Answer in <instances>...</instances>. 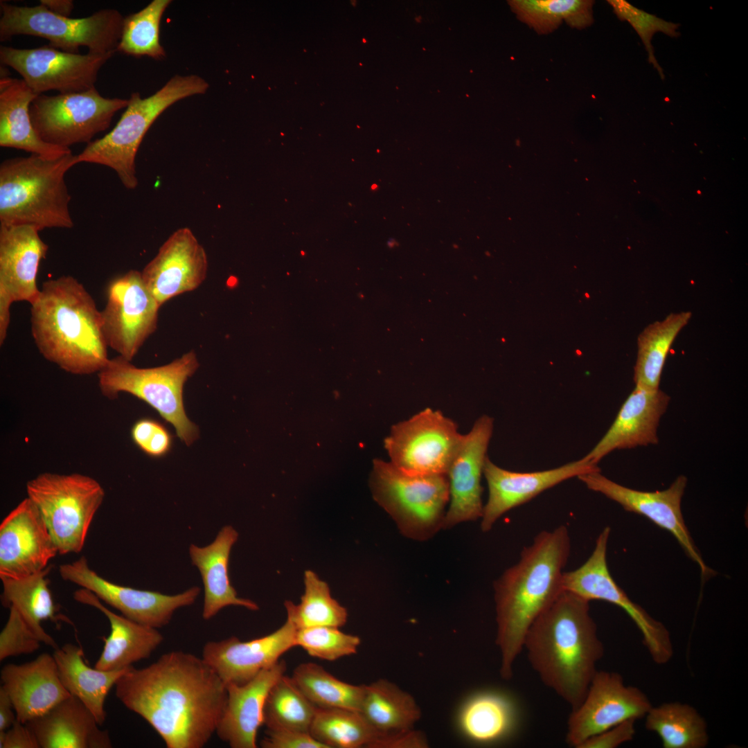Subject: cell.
I'll use <instances>...</instances> for the list:
<instances>
[{"label": "cell", "mask_w": 748, "mask_h": 748, "mask_svg": "<svg viewBox=\"0 0 748 748\" xmlns=\"http://www.w3.org/2000/svg\"><path fill=\"white\" fill-rule=\"evenodd\" d=\"M39 748H109V732L99 729L91 711L70 695L46 713L26 723Z\"/></svg>", "instance_id": "29"}, {"label": "cell", "mask_w": 748, "mask_h": 748, "mask_svg": "<svg viewBox=\"0 0 748 748\" xmlns=\"http://www.w3.org/2000/svg\"><path fill=\"white\" fill-rule=\"evenodd\" d=\"M30 311L31 335L46 360L79 375L105 367L108 346L100 311L76 278L64 275L44 281Z\"/></svg>", "instance_id": "4"}, {"label": "cell", "mask_w": 748, "mask_h": 748, "mask_svg": "<svg viewBox=\"0 0 748 748\" xmlns=\"http://www.w3.org/2000/svg\"><path fill=\"white\" fill-rule=\"evenodd\" d=\"M0 748H39L33 731L16 720L6 731H0Z\"/></svg>", "instance_id": "50"}, {"label": "cell", "mask_w": 748, "mask_h": 748, "mask_svg": "<svg viewBox=\"0 0 748 748\" xmlns=\"http://www.w3.org/2000/svg\"><path fill=\"white\" fill-rule=\"evenodd\" d=\"M286 668V662L278 660L244 684L226 685V700L215 731L222 741L231 748L257 747L265 699Z\"/></svg>", "instance_id": "25"}, {"label": "cell", "mask_w": 748, "mask_h": 748, "mask_svg": "<svg viewBox=\"0 0 748 748\" xmlns=\"http://www.w3.org/2000/svg\"><path fill=\"white\" fill-rule=\"evenodd\" d=\"M53 656L64 688L91 711L101 726L106 719V697L130 668L118 670L91 668L84 661L82 649L73 643H66L55 649Z\"/></svg>", "instance_id": "33"}, {"label": "cell", "mask_w": 748, "mask_h": 748, "mask_svg": "<svg viewBox=\"0 0 748 748\" xmlns=\"http://www.w3.org/2000/svg\"><path fill=\"white\" fill-rule=\"evenodd\" d=\"M130 434L136 446L151 458H163L173 447L172 434L161 422L154 418L137 420L131 428Z\"/></svg>", "instance_id": "47"}, {"label": "cell", "mask_w": 748, "mask_h": 748, "mask_svg": "<svg viewBox=\"0 0 748 748\" xmlns=\"http://www.w3.org/2000/svg\"><path fill=\"white\" fill-rule=\"evenodd\" d=\"M21 79H0V146L22 150L48 159L71 153L70 148L48 144L37 134L29 108L37 96Z\"/></svg>", "instance_id": "31"}, {"label": "cell", "mask_w": 748, "mask_h": 748, "mask_svg": "<svg viewBox=\"0 0 748 748\" xmlns=\"http://www.w3.org/2000/svg\"><path fill=\"white\" fill-rule=\"evenodd\" d=\"M598 471V465L584 458L551 470L519 472L500 467L487 457L483 475L488 484V497L481 517L482 531H489L504 513L542 492L571 478Z\"/></svg>", "instance_id": "21"}, {"label": "cell", "mask_w": 748, "mask_h": 748, "mask_svg": "<svg viewBox=\"0 0 748 748\" xmlns=\"http://www.w3.org/2000/svg\"><path fill=\"white\" fill-rule=\"evenodd\" d=\"M59 573L62 579L91 591L123 616L157 629L169 623L176 609L193 604L200 593L198 587L178 594L166 595L116 585L91 569L84 556L71 563L61 564Z\"/></svg>", "instance_id": "18"}, {"label": "cell", "mask_w": 748, "mask_h": 748, "mask_svg": "<svg viewBox=\"0 0 748 748\" xmlns=\"http://www.w3.org/2000/svg\"><path fill=\"white\" fill-rule=\"evenodd\" d=\"M8 621L0 633V661L30 654L40 647V640L28 627L19 612L9 607Z\"/></svg>", "instance_id": "46"}, {"label": "cell", "mask_w": 748, "mask_h": 748, "mask_svg": "<svg viewBox=\"0 0 748 748\" xmlns=\"http://www.w3.org/2000/svg\"><path fill=\"white\" fill-rule=\"evenodd\" d=\"M292 678L317 708L360 710L364 684L353 685L341 681L312 662L300 664L294 670Z\"/></svg>", "instance_id": "40"}, {"label": "cell", "mask_w": 748, "mask_h": 748, "mask_svg": "<svg viewBox=\"0 0 748 748\" xmlns=\"http://www.w3.org/2000/svg\"><path fill=\"white\" fill-rule=\"evenodd\" d=\"M463 436L454 420L426 408L394 425L384 446L390 462L404 472L447 474Z\"/></svg>", "instance_id": "13"}, {"label": "cell", "mask_w": 748, "mask_h": 748, "mask_svg": "<svg viewBox=\"0 0 748 748\" xmlns=\"http://www.w3.org/2000/svg\"><path fill=\"white\" fill-rule=\"evenodd\" d=\"M493 422L490 416H481L463 436L447 473L450 504L444 518V529L461 522L475 521L482 516L481 479Z\"/></svg>", "instance_id": "22"}, {"label": "cell", "mask_w": 748, "mask_h": 748, "mask_svg": "<svg viewBox=\"0 0 748 748\" xmlns=\"http://www.w3.org/2000/svg\"><path fill=\"white\" fill-rule=\"evenodd\" d=\"M692 317L691 312L671 313L654 321L639 334L637 357L634 368L635 385L659 389L663 368L671 346Z\"/></svg>", "instance_id": "37"}, {"label": "cell", "mask_w": 748, "mask_h": 748, "mask_svg": "<svg viewBox=\"0 0 748 748\" xmlns=\"http://www.w3.org/2000/svg\"><path fill=\"white\" fill-rule=\"evenodd\" d=\"M170 3V0H153L140 11L124 18L117 51L135 57L165 58L166 52L160 43V23Z\"/></svg>", "instance_id": "43"}, {"label": "cell", "mask_w": 748, "mask_h": 748, "mask_svg": "<svg viewBox=\"0 0 748 748\" xmlns=\"http://www.w3.org/2000/svg\"><path fill=\"white\" fill-rule=\"evenodd\" d=\"M209 85L197 75H176L154 94L143 98L134 92L115 127L100 139L88 143L77 154L78 163L105 166L116 173L127 189L138 186L136 157L143 137L156 119L176 102L204 93Z\"/></svg>", "instance_id": "6"}, {"label": "cell", "mask_w": 748, "mask_h": 748, "mask_svg": "<svg viewBox=\"0 0 748 748\" xmlns=\"http://www.w3.org/2000/svg\"><path fill=\"white\" fill-rule=\"evenodd\" d=\"M634 720L624 721L584 741L578 748H616L632 740L636 735Z\"/></svg>", "instance_id": "49"}, {"label": "cell", "mask_w": 748, "mask_h": 748, "mask_svg": "<svg viewBox=\"0 0 748 748\" xmlns=\"http://www.w3.org/2000/svg\"><path fill=\"white\" fill-rule=\"evenodd\" d=\"M652 706L639 688L616 672L597 670L580 704L567 720L566 742L578 748L589 738L628 720L645 717Z\"/></svg>", "instance_id": "16"}, {"label": "cell", "mask_w": 748, "mask_h": 748, "mask_svg": "<svg viewBox=\"0 0 748 748\" xmlns=\"http://www.w3.org/2000/svg\"><path fill=\"white\" fill-rule=\"evenodd\" d=\"M0 41L17 35L42 37L49 46L62 51L78 53L85 46L89 53L107 54L117 52L124 18L116 10L101 9L83 18L55 15L42 5L17 6L0 3Z\"/></svg>", "instance_id": "9"}, {"label": "cell", "mask_w": 748, "mask_h": 748, "mask_svg": "<svg viewBox=\"0 0 748 748\" xmlns=\"http://www.w3.org/2000/svg\"><path fill=\"white\" fill-rule=\"evenodd\" d=\"M643 718L646 730L657 735L664 748H705L709 743L707 722L691 704L652 705Z\"/></svg>", "instance_id": "36"}, {"label": "cell", "mask_w": 748, "mask_h": 748, "mask_svg": "<svg viewBox=\"0 0 748 748\" xmlns=\"http://www.w3.org/2000/svg\"><path fill=\"white\" fill-rule=\"evenodd\" d=\"M58 553L36 505L23 499L0 525V578L18 579L40 572Z\"/></svg>", "instance_id": "19"}, {"label": "cell", "mask_w": 748, "mask_h": 748, "mask_svg": "<svg viewBox=\"0 0 748 748\" xmlns=\"http://www.w3.org/2000/svg\"><path fill=\"white\" fill-rule=\"evenodd\" d=\"M1 680L17 720L24 724L71 695L60 680L53 656L48 653L22 664H6L1 670Z\"/></svg>", "instance_id": "26"}, {"label": "cell", "mask_w": 748, "mask_h": 748, "mask_svg": "<svg viewBox=\"0 0 748 748\" xmlns=\"http://www.w3.org/2000/svg\"><path fill=\"white\" fill-rule=\"evenodd\" d=\"M296 632L286 620L278 629L260 638L244 641L232 636L209 641L203 646L202 657L225 685L244 684L295 646Z\"/></svg>", "instance_id": "23"}, {"label": "cell", "mask_w": 748, "mask_h": 748, "mask_svg": "<svg viewBox=\"0 0 748 748\" xmlns=\"http://www.w3.org/2000/svg\"><path fill=\"white\" fill-rule=\"evenodd\" d=\"M317 708L301 692L293 679L283 675L265 699L262 722L267 729H291L309 732Z\"/></svg>", "instance_id": "42"}, {"label": "cell", "mask_w": 748, "mask_h": 748, "mask_svg": "<svg viewBox=\"0 0 748 748\" xmlns=\"http://www.w3.org/2000/svg\"><path fill=\"white\" fill-rule=\"evenodd\" d=\"M294 643L312 657L333 661L355 654L361 639L337 627L317 626L296 630Z\"/></svg>", "instance_id": "44"}, {"label": "cell", "mask_w": 748, "mask_h": 748, "mask_svg": "<svg viewBox=\"0 0 748 748\" xmlns=\"http://www.w3.org/2000/svg\"><path fill=\"white\" fill-rule=\"evenodd\" d=\"M287 620L296 630L317 627H341L347 621L346 609L333 598L328 585L314 571L304 573V593L301 602L290 600L284 603Z\"/></svg>", "instance_id": "39"}, {"label": "cell", "mask_w": 748, "mask_h": 748, "mask_svg": "<svg viewBox=\"0 0 748 748\" xmlns=\"http://www.w3.org/2000/svg\"><path fill=\"white\" fill-rule=\"evenodd\" d=\"M39 2L40 5L52 13L62 17H70L74 8V3L71 0H41Z\"/></svg>", "instance_id": "54"}, {"label": "cell", "mask_w": 748, "mask_h": 748, "mask_svg": "<svg viewBox=\"0 0 748 748\" xmlns=\"http://www.w3.org/2000/svg\"><path fill=\"white\" fill-rule=\"evenodd\" d=\"M75 600L93 607L109 620L111 632L94 667L102 670L129 668L147 659L161 644L163 636L157 628L117 614L105 607L91 591L81 588L73 594Z\"/></svg>", "instance_id": "28"}, {"label": "cell", "mask_w": 748, "mask_h": 748, "mask_svg": "<svg viewBox=\"0 0 748 748\" xmlns=\"http://www.w3.org/2000/svg\"><path fill=\"white\" fill-rule=\"evenodd\" d=\"M359 712L380 733V738L412 729L421 715L414 698L384 679L364 684Z\"/></svg>", "instance_id": "34"}, {"label": "cell", "mask_w": 748, "mask_h": 748, "mask_svg": "<svg viewBox=\"0 0 748 748\" xmlns=\"http://www.w3.org/2000/svg\"><path fill=\"white\" fill-rule=\"evenodd\" d=\"M301 254H302V255H305V252H303V251H301Z\"/></svg>", "instance_id": "56"}, {"label": "cell", "mask_w": 748, "mask_h": 748, "mask_svg": "<svg viewBox=\"0 0 748 748\" xmlns=\"http://www.w3.org/2000/svg\"><path fill=\"white\" fill-rule=\"evenodd\" d=\"M377 185L374 184V185L372 186L371 188L374 189V188H377Z\"/></svg>", "instance_id": "55"}, {"label": "cell", "mask_w": 748, "mask_h": 748, "mask_svg": "<svg viewBox=\"0 0 748 748\" xmlns=\"http://www.w3.org/2000/svg\"><path fill=\"white\" fill-rule=\"evenodd\" d=\"M238 537L236 530L231 526H226L211 544L203 547L195 544L190 546L192 563L199 569L204 585L202 617L205 620L211 619L222 609L231 605L252 611L259 609L254 601L238 597L229 579L230 553Z\"/></svg>", "instance_id": "30"}, {"label": "cell", "mask_w": 748, "mask_h": 748, "mask_svg": "<svg viewBox=\"0 0 748 748\" xmlns=\"http://www.w3.org/2000/svg\"><path fill=\"white\" fill-rule=\"evenodd\" d=\"M570 549L567 527L543 531L522 551L519 561L495 582V642L504 679L512 678L531 625L564 591L563 570Z\"/></svg>", "instance_id": "2"}, {"label": "cell", "mask_w": 748, "mask_h": 748, "mask_svg": "<svg viewBox=\"0 0 748 748\" xmlns=\"http://www.w3.org/2000/svg\"><path fill=\"white\" fill-rule=\"evenodd\" d=\"M30 226L0 224V292L13 302L32 303L37 297L39 265L48 246Z\"/></svg>", "instance_id": "27"}, {"label": "cell", "mask_w": 748, "mask_h": 748, "mask_svg": "<svg viewBox=\"0 0 748 748\" xmlns=\"http://www.w3.org/2000/svg\"><path fill=\"white\" fill-rule=\"evenodd\" d=\"M100 311L107 346L128 361L157 328L160 305L145 286L141 271L130 270L109 281Z\"/></svg>", "instance_id": "14"}, {"label": "cell", "mask_w": 748, "mask_h": 748, "mask_svg": "<svg viewBox=\"0 0 748 748\" xmlns=\"http://www.w3.org/2000/svg\"><path fill=\"white\" fill-rule=\"evenodd\" d=\"M607 3L613 8L617 17L621 21H627L639 35L648 53V60L659 73L661 78L664 79L663 69L659 64L652 45V38L654 33L661 32L669 37H677L680 33L677 31L679 24L666 21L639 9L625 0H608Z\"/></svg>", "instance_id": "45"}, {"label": "cell", "mask_w": 748, "mask_h": 748, "mask_svg": "<svg viewBox=\"0 0 748 748\" xmlns=\"http://www.w3.org/2000/svg\"><path fill=\"white\" fill-rule=\"evenodd\" d=\"M198 367L193 350L168 364L152 368L136 367L118 355L109 359L98 373V386L108 399L127 393L144 401L170 423L179 439L189 446L198 438L199 429L186 413L183 391Z\"/></svg>", "instance_id": "7"}, {"label": "cell", "mask_w": 748, "mask_h": 748, "mask_svg": "<svg viewBox=\"0 0 748 748\" xmlns=\"http://www.w3.org/2000/svg\"><path fill=\"white\" fill-rule=\"evenodd\" d=\"M427 746L424 734L412 729L386 736L378 740L372 748H425Z\"/></svg>", "instance_id": "51"}, {"label": "cell", "mask_w": 748, "mask_h": 748, "mask_svg": "<svg viewBox=\"0 0 748 748\" xmlns=\"http://www.w3.org/2000/svg\"><path fill=\"white\" fill-rule=\"evenodd\" d=\"M460 726L473 742L492 744L514 736L522 725V709L512 697L483 691L470 697L460 714Z\"/></svg>", "instance_id": "32"}, {"label": "cell", "mask_w": 748, "mask_h": 748, "mask_svg": "<svg viewBox=\"0 0 748 748\" xmlns=\"http://www.w3.org/2000/svg\"><path fill=\"white\" fill-rule=\"evenodd\" d=\"M260 741L262 748H326L309 732L291 729H267Z\"/></svg>", "instance_id": "48"}, {"label": "cell", "mask_w": 748, "mask_h": 748, "mask_svg": "<svg viewBox=\"0 0 748 748\" xmlns=\"http://www.w3.org/2000/svg\"><path fill=\"white\" fill-rule=\"evenodd\" d=\"M510 4L518 19L539 34L551 33L563 21L578 29L594 21L591 0H515Z\"/></svg>", "instance_id": "41"}, {"label": "cell", "mask_w": 748, "mask_h": 748, "mask_svg": "<svg viewBox=\"0 0 748 748\" xmlns=\"http://www.w3.org/2000/svg\"><path fill=\"white\" fill-rule=\"evenodd\" d=\"M369 483L375 501L407 537L427 540L443 528L449 500L447 474L408 473L375 459Z\"/></svg>", "instance_id": "8"}, {"label": "cell", "mask_w": 748, "mask_h": 748, "mask_svg": "<svg viewBox=\"0 0 748 748\" xmlns=\"http://www.w3.org/2000/svg\"><path fill=\"white\" fill-rule=\"evenodd\" d=\"M78 164L71 153L48 159L37 154L5 159L0 165V224L71 229V196L65 175Z\"/></svg>", "instance_id": "5"}, {"label": "cell", "mask_w": 748, "mask_h": 748, "mask_svg": "<svg viewBox=\"0 0 748 748\" xmlns=\"http://www.w3.org/2000/svg\"><path fill=\"white\" fill-rule=\"evenodd\" d=\"M523 649L543 684L571 710L583 700L605 652L589 602L567 591L531 625Z\"/></svg>", "instance_id": "3"}, {"label": "cell", "mask_w": 748, "mask_h": 748, "mask_svg": "<svg viewBox=\"0 0 748 748\" xmlns=\"http://www.w3.org/2000/svg\"><path fill=\"white\" fill-rule=\"evenodd\" d=\"M13 301L5 293L0 292V345H3L10 324V308Z\"/></svg>", "instance_id": "53"}, {"label": "cell", "mask_w": 748, "mask_h": 748, "mask_svg": "<svg viewBox=\"0 0 748 748\" xmlns=\"http://www.w3.org/2000/svg\"><path fill=\"white\" fill-rule=\"evenodd\" d=\"M588 489L599 492L620 504L625 510L643 515L668 531L687 555L699 566L702 579L715 573L706 566L685 524L681 501L687 484L685 476L678 477L670 486L661 491L645 492L620 485L600 471L578 477Z\"/></svg>", "instance_id": "17"}, {"label": "cell", "mask_w": 748, "mask_h": 748, "mask_svg": "<svg viewBox=\"0 0 748 748\" xmlns=\"http://www.w3.org/2000/svg\"><path fill=\"white\" fill-rule=\"evenodd\" d=\"M17 720L13 704L5 690L0 688V731L8 730Z\"/></svg>", "instance_id": "52"}, {"label": "cell", "mask_w": 748, "mask_h": 748, "mask_svg": "<svg viewBox=\"0 0 748 748\" xmlns=\"http://www.w3.org/2000/svg\"><path fill=\"white\" fill-rule=\"evenodd\" d=\"M28 497L42 514L60 555L82 551L105 490L80 473L44 472L26 483Z\"/></svg>", "instance_id": "10"}, {"label": "cell", "mask_w": 748, "mask_h": 748, "mask_svg": "<svg viewBox=\"0 0 748 748\" xmlns=\"http://www.w3.org/2000/svg\"><path fill=\"white\" fill-rule=\"evenodd\" d=\"M609 534L610 528L605 527L585 563L575 570L564 572L563 589L589 602L603 600L621 608L639 630L643 643L652 661L658 665L666 664L674 654L670 634L661 622L633 602L611 576L607 562Z\"/></svg>", "instance_id": "12"}, {"label": "cell", "mask_w": 748, "mask_h": 748, "mask_svg": "<svg viewBox=\"0 0 748 748\" xmlns=\"http://www.w3.org/2000/svg\"><path fill=\"white\" fill-rule=\"evenodd\" d=\"M50 569L18 579L1 578V603L6 607H15L40 641L55 650L59 646L42 626L44 621L57 619L46 578Z\"/></svg>", "instance_id": "35"}, {"label": "cell", "mask_w": 748, "mask_h": 748, "mask_svg": "<svg viewBox=\"0 0 748 748\" xmlns=\"http://www.w3.org/2000/svg\"><path fill=\"white\" fill-rule=\"evenodd\" d=\"M208 267L204 248L189 228L182 227L167 238L141 274L145 286L161 306L199 287L206 278Z\"/></svg>", "instance_id": "20"}, {"label": "cell", "mask_w": 748, "mask_h": 748, "mask_svg": "<svg viewBox=\"0 0 748 748\" xmlns=\"http://www.w3.org/2000/svg\"><path fill=\"white\" fill-rule=\"evenodd\" d=\"M670 397L659 389L635 385L607 431L583 458L593 464L616 449L658 443L657 429Z\"/></svg>", "instance_id": "24"}, {"label": "cell", "mask_w": 748, "mask_h": 748, "mask_svg": "<svg viewBox=\"0 0 748 748\" xmlns=\"http://www.w3.org/2000/svg\"><path fill=\"white\" fill-rule=\"evenodd\" d=\"M310 733L326 748H372L381 738L359 711L338 708H317Z\"/></svg>", "instance_id": "38"}, {"label": "cell", "mask_w": 748, "mask_h": 748, "mask_svg": "<svg viewBox=\"0 0 748 748\" xmlns=\"http://www.w3.org/2000/svg\"><path fill=\"white\" fill-rule=\"evenodd\" d=\"M127 104L126 99L103 97L93 87L78 93L38 95L30 105L29 114L42 141L70 148L75 144L89 143L95 135L109 127L115 114Z\"/></svg>", "instance_id": "11"}, {"label": "cell", "mask_w": 748, "mask_h": 748, "mask_svg": "<svg viewBox=\"0 0 748 748\" xmlns=\"http://www.w3.org/2000/svg\"><path fill=\"white\" fill-rule=\"evenodd\" d=\"M113 53H72L51 46L15 48L1 46L0 62L17 71L37 95L50 90L78 93L95 87L98 74Z\"/></svg>", "instance_id": "15"}, {"label": "cell", "mask_w": 748, "mask_h": 748, "mask_svg": "<svg viewBox=\"0 0 748 748\" xmlns=\"http://www.w3.org/2000/svg\"><path fill=\"white\" fill-rule=\"evenodd\" d=\"M116 697L143 718L168 748H202L215 733L226 685L202 657L181 650L130 667L115 684Z\"/></svg>", "instance_id": "1"}]
</instances>
